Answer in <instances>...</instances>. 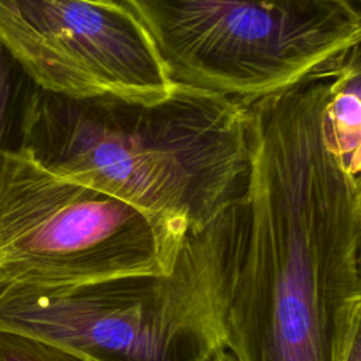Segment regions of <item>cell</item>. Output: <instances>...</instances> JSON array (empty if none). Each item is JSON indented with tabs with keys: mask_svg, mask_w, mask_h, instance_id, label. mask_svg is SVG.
Listing matches in <instances>:
<instances>
[{
	"mask_svg": "<svg viewBox=\"0 0 361 361\" xmlns=\"http://www.w3.org/2000/svg\"><path fill=\"white\" fill-rule=\"evenodd\" d=\"M333 68L245 106V192L210 223V299L235 361H345L361 334V183L323 124Z\"/></svg>",
	"mask_w": 361,
	"mask_h": 361,
	"instance_id": "1",
	"label": "cell"
},
{
	"mask_svg": "<svg viewBox=\"0 0 361 361\" xmlns=\"http://www.w3.org/2000/svg\"><path fill=\"white\" fill-rule=\"evenodd\" d=\"M18 148L180 234L204 228L248 183L245 106L176 83L152 102L72 97L34 85Z\"/></svg>",
	"mask_w": 361,
	"mask_h": 361,
	"instance_id": "2",
	"label": "cell"
},
{
	"mask_svg": "<svg viewBox=\"0 0 361 361\" xmlns=\"http://www.w3.org/2000/svg\"><path fill=\"white\" fill-rule=\"evenodd\" d=\"M209 224L171 271L75 283L0 281V329L86 361H209L223 348L210 299Z\"/></svg>",
	"mask_w": 361,
	"mask_h": 361,
	"instance_id": "3",
	"label": "cell"
},
{
	"mask_svg": "<svg viewBox=\"0 0 361 361\" xmlns=\"http://www.w3.org/2000/svg\"><path fill=\"white\" fill-rule=\"evenodd\" d=\"M172 83L240 103L331 66L360 44L354 0H118Z\"/></svg>",
	"mask_w": 361,
	"mask_h": 361,
	"instance_id": "4",
	"label": "cell"
},
{
	"mask_svg": "<svg viewBox=\"0 0 361 361\" xmlns=\"http://www.w3.org/2000/svg\"><path fill=\"white\" fill-rule=\"evenodd\" d=\"M188 234L25 151L0 162V281L75 283L171 271Z\"/></svg>",
	"mask_w": 361,
	"mask_h": 361,
	"instance_id": "5",
	"label": "cell"
},
{
	"mask_svg": "<svg viewBox=\"0 0 361 361\" xmlns=\"http://www.w3.org/2000/svg\"><path fill=\"white\" fill-rule=\"evenodd\" d=\"M0 42L54 93L152 102L173 86L147 30L118 0H0Z\"/></svg>",
	"mask_w": 361,
	"mask_h": 361,
	"instance_id": "6",
	"label": "cell"
},
{
	"mask_svg": "<svg viewBox=\"0 0 361 361\" xmlns=\"http://www.w3.org/2000/svg\"><path fill=\"white\" fill-rule=\"evenodd\" d=\"M324 133L333 154L351 175L361 169V69L360 44L333 68L323 111Z\"/></svg>",
	"mask_w": 361,
	"mask_h": 361,
	"instance_id": "7",
	"label": "cell"
},
{
	"mask_svg": "<svg viewBox=\"0 0 361 361\" xmlns=\"http://www.w3.org/2000/svg\"><path fill=\"white\" fill-rule=\"evenodd\" d=\"M34 82L0 42V162L20 145L21 123Z\"/></svg>",
	"mask_w": 361,
	"mask_h": 361,
	"instance_id": "8",
	"label": "cell"
},
{
	"mask_svg": "<svg viewBox=\"0 0 361 361\" xmlns=\"http://www.w3.org/2000/svg\"><path fill=\"white\" fill-rule=\"evenodd\" d=\"M0 361H86L55 344L0 329Z\"/></svg>",
	"mask_w": 361,
	"mask_h": 361,
	"instance_id": "9",
	"label": "cell"
},
{
	"mask_svg": "<svg viewBox=\"0 0 361 361\" xmlns=\"http://www.w3.org/2000/svg\"><path fill=\"white\" fill-rule=\"evenodd\" d=\"M345 361H361V334H358L351 343Z\"/></svg>",
	"mask_w": 361,
	"mask_h": 361,
	"instance_id": "10",
	"label": "cell"
},
{
	"mask_svg": "<svg viewBox=\"0 0 361 361\" xmlns=\"http://www.w3.org/2000/svg\"><path fill=\"white\" fill-rule=\"evenodd\" d=\"M209 361H235V358L224 348H220L219 351H216Z\"/></svg>",
	"mask_w": 361,
	"mask_h": 361,
	"instance_id": "11",
	"label": "cell"
},
{
	"mask_svg": "<svg viewBox=\"0 0 361 361\" xmlns=\"http://www.w3.org/2000/svg\"><path fill=\"white\" fill-rule=\"evenodd\" d=\"M354 1H355V3H358V0H354Z\"/></svg>",
	"mask_w": 361,
	"mask_h": 361,
	"instance_id": "12",
	"label": "cell"
}]
</instances>
